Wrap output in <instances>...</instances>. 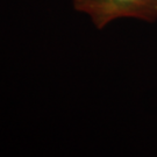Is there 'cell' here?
<instances>
[{"mask_svg":"<svg viewBox=\"0 0 157 157\" xmlns=\"http://www.w3.org/2000/svg\"><path fill=\"white\" fill-rule=\"evenodd\" d=\"M75 10L87 14L98 29L117 19L157 20V0H73Z\"/></svg>","mask_w":157,"mask_h":157,"instance_id":"obj_1","label":"cell"}]
</instances>
